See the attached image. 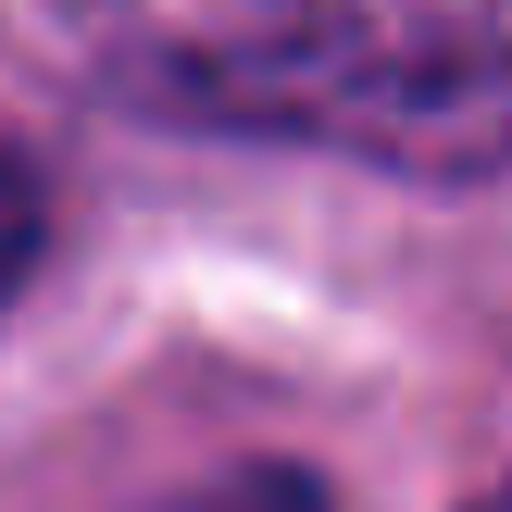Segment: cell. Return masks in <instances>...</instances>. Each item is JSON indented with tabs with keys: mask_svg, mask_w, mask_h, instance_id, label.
<instances>
[{
	"mask_svg": "<svg viewBox=\"0 0 512 512\" xmlns=\"http://www.w3.org/2000/svg\"><path fill=\"white\" fill-rule=\"evenodd\" d=\"M488 512H512V500H488Z\"/></svg>",
	"mask_w": 512,
	"mask_h": 512,
	"instance_id": "cell-4",
	"label": "cell"
},
{
	"mask_svg": "<svg viewBox=\"0 0 512 512\" xmlns=\"http://www.w3.org/2000/svg\"><path fill=\"white\" fill-rule=\"evenodd\" d=\"M113 100L350 150L388 175L512 163V0H63Z\"/></svg>",
	"mask_w": 512,
	"mask_h": 512,
	"instance_id": "cell-1",
	"label": "cell"
},
{
	"mask_svg": "<svg viewBox=\"0 0 512 512\" xmlns=\"http://www.w3.org/2000/svg\"><path fill=\"white\" fill-rule=\"evenodd\" d=\"M25 263H38V188H25V163L0 150V313H13Z\"/></svg>",
	"mask_w": 512,
	"mask_h": 512,
	"instance_id": "cell-3",
	"label": "cell"
},
{
	"mask_svg": "<svg viewBox=\"0 0 512 512\" xmlns=\"http://www.w3.org/2000/svg\"><path fill=\"white\" fill-rule=\"evenodd\" d=\"M150 512H338V500H325L300 463H238V475H200V488H175Z\"/></svg>",
	"mask_w": 512,
	"mask_h": 512,
	"instance_id": "cell-2",
	"label": "cell"
}]
</instances>
